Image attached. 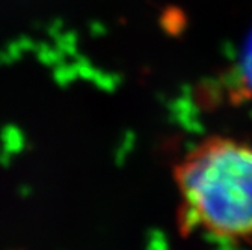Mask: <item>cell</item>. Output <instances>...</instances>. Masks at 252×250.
I'll return each mask as SVG.
<instances>
[{
	"instance_id": "cell-2",
	"label": "cell",
	"mask_w": 252,
	"mask_h": 250,
	"mask_svg": "<svg viewBox=\"0 0 252 250\" xmlns=\"http://www.w3.org/2000/svg\"><path fill=\"white\" fill-rule=\"evenodd\" d=\"M233 97L237 101L252 100V32L239 59L236 74H233Z\"/></svg>"
},
{
	"instance_id": "cell-1",
	"label": "cell",
	"mask_w": 252,
	"mask_h": 250,
	"mask_svg": "<svg viewBox=\"0 0 252 250\" xmlns=\"http://www.w3.org/2000/svg\"><path fill=\"white\" fill-rule=\"evenodd\" d=\"M185 231L223 244H252V142L210 134L174 169Z\"/></svg>"
}]
</instances>
